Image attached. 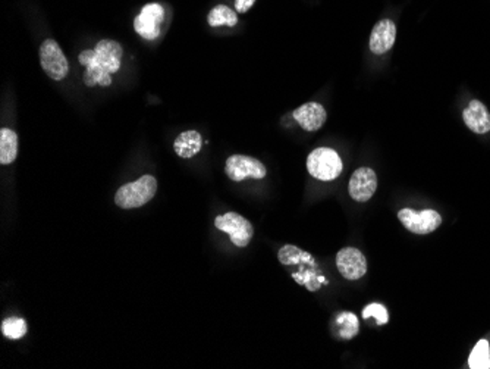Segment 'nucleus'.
<instances>
[{
  "instance_id": "4468645a",
  "label": "nucleus",
  "mask_w": 490,
  "mask_h": 369,
  "mask_svg": "<svg viewBox=\"0 0 490 369\" xmlns=\"http://www.w3.org/2000/svg\"><path fill=\"white\" fill-rule=\"evenodd\" d=\"M203 140L199 131L188 130L181 132L173 142V150L182 159L194 158L202 150Z\"/></svg>"
},
{
  "instance_id": "f257e3e1",
  "label": "nucleus",
  "mask_w": 490,
  "mask_h": 369,
  "mask_svg": "<svg viewBox=\"0 0 490 369\" xmlns=\"http://www.w3.org/2000/svg\"><path fill=\"white\" fill-rule=\"evenodd\" d=\"M122 55V46L115 40H107V38L97 43L94 49L81 52L78 61L86 67V86L94 87L99 84L102 87H109L112 83L110 74L119 71Z\"/></svg>"
},
{
  "instance_id": "a211bd4d",
  "label": "nucleus",
  "mask_w": 490,
  "mask_h": 369,
  "mask_svg": "<svg viewBox=\"0 0 490 369\" xmlns=\"http://www.w3.org/2000/svg\"><path fill=\"white\" fill-rule=\"evenodd\" d=\"M335 322L338 325V337L342 340L354 339L360 331V322L356 314L352 312H341Z\"/></svg>"
},
{
  "instance_id": "7ed1b4c3",
  "label": "nucleus",
  "mask_w": 490,
  "mask_h": 369,
  "mask_svg": "<svg viewBox=\"0 0 490 369\" xmlns=\"http://www.w3.org/2000/svg\"><path fill=\"white\" fill-rule=\"evenodd\" d=\"M342 161L339 154L329 147L315 149L307 158V169L311 177L320 181H332L341 176Z\"/></svg>"
},
{
  "instance_id": "423d86ee",
  "label": "nucleus",
  "mask_w": 490,
  "mask_h": 369,
  "mask_svg": "<svg viewBox=\"0 0 490 369\" xmlns=\"http://www.w3.org/2000/svg\"><path fill=\"white\" fill-rule=\"evenodd\" d=\"M40 65L54 81H62L69 72L66 56L53 38H47L40 46Z\"/></svg>"
},
{
  "instance_id": "1a4fd4ad",
  "label": "nucleus",
  "mask_w": 490,
  "mask_h": 369,
  "mask_svg": "<svg viewBox=\"0 0 490 369\" xmlns=\"http://www.w3.org/2000/svg\"><path fill=\"white\" fill-rule=\"evenodd\" d=\"M337 266L341 276L349 281H357L367 273V261L361 250L344 247L337 255Z\"/></svg>"
},
{
  "instance_id": "6ab92c4d",
  "label": "nucleus",
  "mask_w": 490,
  "mask_h": 369,
  "mask_svg": "<svg viewBox=\"0 0 490 369\" xmlns=\"http://www.w3.org/2000/svg\"><path fill=\"white\" fill-rule=\"evenodd\" d=\"M468 366L472 369H490V346L487 340H480L474 346L468 358Z\"/></svg>"
},
{
  "instance_id": "0eeeda50",
  "label": "nucleus",
  "mask_w": 490,
  "mask_h": 369,
  "mask_svg": "<svg viewBox=\"0 0 490 369\" xmlns=\"http://www.w3.org/2000/svg\"><path fill=\"white\" fill-rule=\"evenodd\" d=\"M398 220L408 231L420 236L430 234V232L436 231L442 225L441 213L432 209L416 212L413 209L405 208L398 212Z\"/></svg>"
},
{
  "instance_id": "f8f14e48",
  "label": "nucleus",
  "mask_w": 490,
  "mask_h": 369,
  "mask_svg": "<svg viewBox=\"0 0 490 369\" xmlns=\"http://www.w3.org/2000/svg\"><path fill=\"white\" fill-rule=\"evenodd\" d=\"M397 40V25L392 19H382L370 34V50L375 55H385Z\"/></svg>"
},
{
  "instance_id": "4be33fe9",
  "label": "nucleus",
  "mask_w": 490,
  "mask_h": 369,
  "mask_svg": "<svg viewBox=\"0 0 490 369\" xmlns=\"http://www.w3.org/2000/svg\"><path fill=\"white\" fill-rule=\"evenodd\" d=\"M254 4H256V0H235V9L238 13H245L252 8Z\"/></svg>"
},
{
  "instance_id": "2eb2a0df",
  "label": "nucleus",
  "mask_w": 490,
  "mask_h": 369,
  "mask_svg": "<svg viewBox=\"0 0 490 369\" xmlns=\"http://www.w3.org/2000/svg\"><path fill=\"white\" fill-rule=\"evenodd\" d=\"M278 259L285 266L303 265V263L310 265V266H316V259L313 258L308 251H304L300 247L292 246V244H286L278 251Z\"/></svg>"
},
{
  "instance_id": "dca6fc26",
  "label": "nucleus",
  "mask_w": 490,
  "mask_h": 369,
  "mask_svg": "<svg viewBox=\"0 0 490 369\" xmlns=\"http://www.w3.org/2000/svg\"><path fill=\"white\" fill-rule=\"evenodd\" d=\"M18 157V135L9 128L0 130V164L9 165Z\"/></svg>"
},
{
  "instance_id": "f03ea898",
  "label": "nucleus",
  "mask_w": 490,
  "mask_h": 369,
  "mask_svg": "<svg viewBox=\"0 0 490 369\" xmlns=\"http://www.w3.org/2000/svg\"><path fill=\"white\" fill-rule=\"evenodd\" d=\"M158 191V181L153 176H143L136 181L127 183L115 194V203L122 209H136L147 205Z\"/></svg>"
},
{
  "instance_id": "412c9836",
  "label": "nucleus",
  "mask_w": 490,
  "mask_h": 369,
  "mask_svg": "<svg viewBox=\"0 0 490 369\" xmlns=\"http://www.w3.org/2000/svg\"><path fill=\"white\" fill-rule=\"evenodd\" d=\"M363 318L364 319H368V318H375L376 319V324L379 327L382 325H386L389 322V314H387V309L380 305V303H371V305H367L363 310Z\"/></svg>"
},
{
  "instance_id": "aec40b11",
  "label": "nucleus",
  "mask_w": 490,
  "mask_h": 369,
  "mask_svg": "<svg viewBox=\"0 0 490 369\" xmlns=\"http://www.w3.org/2000/svg\"><path fill=\"white\" fill-rule=\"evenodd\" d=\"M28 331L25 319L23 318H6L2 322V334L9 340L23 339Z\"/></svg>"
},
{
  "instance_id": "6e6552de",
  "label": "nucleus",
  "mask_w": 490,
  "mask_h": 369,
  "mask_svg": "<svg viewBox=\"0 0 490 369\" xmlns=\"http://www.w3.org/2000/svg\"><path fill=\"white\" fill-rule=\"evenodd\" d=\"M165 21V9L161 4H148L134 19V30L146 40H154L161 35Z\"/></svg>"
},
{
  "instance_id": "39448f33",
  "label": "nucleus",
  "mask_w": 490,
  "mask_h": 369,
  "mask_svg": "<svg viewBox=\"0 0 490 369\" xmlns=\"http://www.w3.org/2000/svg\"><path fill=\"white\" fill-rule=\"evenodd\" d=\"M225 172L228 178L235 183L244 181L247 178L263 180L267 176L266 166L256 158L247 157V154H232L226 159Z\"/></svg>"
},
{
  "instance_id": "ddd939ff",
  "label": "nucleus",
  "mask_w": 490,
  "mask_h": 369,
  "mask_svg": "<svg viewBox=\"0 0 490 369\" xmlns=\"http://www.w3.org/2000/svg\"><path fill=\"white\" fill-rule=\"evenodd\" d=\"M465 125L476 134L490 131V113L480 101H472L462 112Z\"/></svg>"
},
{
  "instance_id": "9b49d317",
  "label": "nucleus",
  "mask_w": 490,
  "mask_h": 369,
  "mask_svg": "<svg viewBox=\"0 0 490 369\" xmlns=\"http://www.w3.org/2000/svg\"><path fill=\"white\" fill-rule=\"evenodd\" d=\"M292 116L303 130L311 132V131H317L323 127V124L327 120V112L320 103L310 102L297 108L296 110H293Z\"/></svg>"
},
{
  "instance_id": "20e7f679",
  "label": "nucleus",
  "mask_w": 490,
  "mask_h": 369,
  "mask_svg": "<svg viewBox=\"0 0 490 369\" xmlns=\"http://www.w3.org/2000/svg\"><path fill=\"white\" fill-rule=\"evenodd\" d=\"M214 227L226 232L231 242L237 247H247L254 236V228L251 222L237 212H226L216 217Z\"/></svg>"
},
{
  "instance_id": "9d476101",
  "label": "nucleus",
  "mask_w": 490,
  "mask_h": 369,
  "mask_svg": "<svg viewBox=\"0 0 490 369\" xmlns=\"http://www.w3.org/2000/svg\"><path fill=\"white\" fill-rule=\"evenodd\" d=\"M378 188L376 172L371 168H358L352 174L348 184L349 196L356 202H368Z\"/></svg>"
},
{
  "instance_id": "f3484780",
  "label": "nucleus",
  "mask_w": 490,
  "mask_h": 369,
  "mask_svg": "<svg viewBox=\"0 0 490 369\" xmlns=\"http://www.w3.org/2000/svg\"><path fill=\"white\" fill-rule=\"evenodd\" d=\"M207 23L210 27H235L238 23V15L226 5H218L209 12Z\"/></svg>"
}]
</instances>
